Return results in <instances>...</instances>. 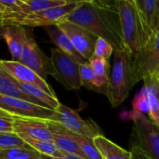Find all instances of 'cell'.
Here are the masks:
<instances>
[{
    "label": "cell",
    "instance_id": "33",
    "mask_svg": "<svg viewBox=\"0 0 159 159\" xmlns=\"http://www.w3.org/2000/svg\"><path fill=\"white\" fill-rule=\"evenodd\" d=\"M42 159H58V158H55V157H48V156L42 155Z\"/></svg>",
    "mask_w": 159,
    "mask_h": 159
},
{
    "label": "cell",
    "instance_id": "29",
    "mask_svg": "<svg viewBox=\"0 0 159 159\" xmlns=\"http://www.w3.org/2000/svg\"><path fill=\"white\" fill-rule=\"evenodd\" d=\"M113 53H115V48L109 42H107L102 38L97 39L95 49H94V55L109 60V58L112 56Z\"/></svg>",
    "mask_w": 159,
    "mask_h": 159
},
{
    "label": "cell",
    "instance_id": "19",
    "mask_svg": "<svg viewBox=\"0 0 159 159\" xmlns=\"http://www.w3.org/2000/svg\"><path fill=\"white\" fill-rule=\"evenodd\" d=\"M0 95L20 99L22 101L32 102L34 104L46 107L45 104H43L38 100L22 92L20 89L18 87V85L16 84V80L1 66H0Z\"/></svg>",
    "mask_w": 159,
    "mask_h": 159
},
{
    "label": "cell",
    "instance_id": "30",
    "mask_svg": "<svg viewBox=\"0 0 159 159\" xmlns=\"http://www.w3.org/2000/svg\"><path fill=\"white\" fill-rule=\"evenodd\" d=\"M14 132L13 116L0 109V133Z\"/></svg>",
    "mask_w": 159,
    "mask_h": 159
},
{
    "label": "cell",
    "instance_id": "21",
    "mask_svg": "<svg viewBox=\"0 0 159 159\" xmlns=\"http://www.w3.org/2000/svg\"><path fill=\"white\" fill-rule=\"evenodd\" d=\"M80 79L82 87L89 90L108 95L109 86L104 85L94 74L89 61L80 64Z\"/></svg>",
    "mask_w": 159,
    "mask_h": 159
},
{
    "label": "cell",
    "instance_id": "11",
    "mask_svg": "<svg viewBox=\"0 0 159 159\" xmlns=\"http://www.w3.org/2000/svg\"><path fill=\"white\" fill-rule=\"evenodd\" d=\"M70 38L76 50L85 58L86 61L94 55L95 45L98 37L90 34L86 29L71 21H61L57 24Z\"/></svg>",
    "mask_w": 159,
    "mask_h": 159
},
{
    "label": "cell",
    "instance_id": "17",
    "mask_svg": "<svg viewBox=\"0 0 159 159\" xmlns=\"http://www.w3.org/2000/svg\"><path fill=\"white\" fill-rule=\"evenodd\" d=\"M45 30L49 36L50 40L57 46V48L70 56L73 60H75L76 62L83 64L87 62L88 61L85 60V58L76 50L75 46L73 45L70 38L67 36V34L58 26V25H50L45 27Z\"/></svg>",
    "mask_w": 159,
    "mask_h": 159
},
{
    "label": "cell",
    "instance_id": "12",
    "mask_svg": "<svg viewBox=\"0 0 159 159\" xmlns=\"http://www.w3.org/2000/svg\"><path fill=\"white\" fill-rule=\"evenodd\" d=\"M0 66L4 68L17 81L39 88L48 94L56 97L53 89L48 84L47 80L40 77L35 72L21 62L12 60H1Z\"/></svg>",
    "mask_w": 159,
    "mask_h": 159
},
{
    "label": "cell",
    "instance_id": "9",
    "mask_svg": "<svg viewBox=\"0 0 159 159\" xmlns=\"http://www.w3.org/2000/svg\"><path fill=\"white\" fill-rule=\"evenodd\" d=\"M19 61L32 69L43 79H46L48 75H54L51 59L41 50L30 31H28L27 43Z\"/></svg>",
    "mask_w": 159,
    "mask_h": 159
},
{
    "label": "cell",
    "instance_id": "34",
    "mask_svg": "<svg viewBox=\"0 0 159 159\" xmlns=\"http://www.w3.org/2000/svg\"><path fill=\"white\" fill-rule=\"evenodd\" d=\"M158 82H159V77H158Z\"/></svg>",
    "mask_w": 159,
    "mask_h": 159
},
{
    "label": "cell",
    "instance_id": "31",
    "mask_svg": "<svg viewBox=\"0 0 159 159\" xmlns=\"http://www.w3.org/2000/svg\"><path fill=\"white\" fill-rule=\"evenodd\" d=\"M130 152L132 154V159H152L147 154H145L142 149L137 146H132Z\"/></svg>",
    "mask_w": 159,
    "mask_h": 159
},
{
    "label": "cell",
    "instance_id": "27",
    "mask_svg": "<svg viewBox=\"0 0 159 159\" xmlns=\"http://www.w3.org/2000/svg\"><path fill=\"white\" fill-rule=\"evenodd\" d=\"M150 114V104L148 101L146 89L143 87L139 93L136 94L132 101V111L128 115V118L131 119L138 116H145Z\"/></svg>",
    "mask_w": 159,
    "mask_h": 159
},
{
    "label": "cell",
    "instance_id": "2",
    "mask_svg": "<svg viewBox=\"0 0 159 159\" xmlns=\"http://www.w3.org/2000/svg\"><path fill=\"white\" fill-rule=\"evenodd\" d=\"M122 33L127 51L133 57L150 41L135 0H117Z\"/></svg>",
    "mask_w": 159,
    "mask_h": 159
},
{
    "label": "cell",
    "instance_id": "5",
    "mask_svg": "<svg viewBox=\"0 0 159 159\" xmlns=\"http://www.w3.org/2000/svg\"><path fill=\"white\" fill-rule=\"evenodd\" d=\"M133 121L134 145L152 159H159V126L145 116L131 118Z\"/></svg>",
    "mask_w": 159,
    "mask_h": 159
},
{
    "label": "cell",
    "instance_id": "10",
    "mask_svg": "<svg viewBox=\"0 0 159 159\" xmlns=\"http://www.w3.org/2000/svg\"><path fill=\"white\" fill-rule=\"evenodd\" d=\"M53 121H56L65 127L68 130L85 136L93 140L97 135H100L99 128L92 121L82 119L75 110L61 103L56 110V116Z\"/></svg>",
    "mask_w": 159,
    "mask_h": 159
},
{
    "label": "cell",
    "instance_id": "20",
    "mask_svg": "<svg viewBox=\"0 0 159 159\" xmlns=\"http://www.w3.org/2000/svg\"><path fill=\"white\" fill-rule=\"evenodd\" d=\"M93 143L104 159H132L131 152L123 149L102 134L97 135Z\"/></svg>",
    "mask_w": 159,
    "mask_h": 159
},
{
    "label": "cell",
    "instance_id": "24",
    "mask_svg": "<svg viewBox=\"0 0 159 159\" xmlns=\"http://www.w3.org/2000/svg\"><path fill=\"white\" fill-rule=\"evenodd\" d=\"M21 139L32 148L36 150L41 155L52 157L55 158H60L63 156V153L59 150L56 144L52 141H45L40 139H35L27 135H19Z\"/></svg>",
    "mask_w": 159,
    "mask_h": 159
},
{
    "label": "cell",
    "instance_id": "1",
    "mask_svg": "<svg viewBox=\"0 0 159 159\" xmlns=\"http://www.w3.org/2000/svg\"><path fill=\"white\" fill-rule=\"evenodd\" d=\"M64 20L75 23L96 37L106 40L114 47L115 51H127L117 0L83 1L61 21Z\"/></svg>",
    "mask_w": 159,
    "mask_h": 159
},
{
    "label": "cell",
    "instance_id": "16",
    "mask_svg": "<svg viewBox=\"0 0 159 159\" xmlns=\"http://www.w3.org/2000/svg\"><path fill=\"white\" fill-rule=\"evenodd\" d=\"M143 24L151 40L159 32L157 0H135Z\"/></svg>",
    "mask_w": 159,
    "mask_h": 159
},
{
    "label": "cell",
    "instance_id": "8",
    "mask_svg": "<svg viewBox=\"0 0 159 159\" xmlns=\"http://www.w3.org/2000/svg\"><path fill=\"white\" fill-rule=\"evenodd\" d=\"M0 109L7 111L12 116L20 117L53 121L56 116L55 110L3 95H0Z\"/></svg>",
    "mask_w": 159,
    "mask_h": 159
},
{
    "label": "cell",
    "instance_id": "3",
    "mask_svg": "<svg viewBox=\"0 0 159 159\" xmlns=\"http://www.w3.org/2000/svg\"><path fill=\"white\" fill-rule=\"evenodd\" d=\"M134 86L132 81V56L128 51L116 50L107 95L112 106L118 107L122 104Z\"/></svg>",
    "mask_w": 159,
    "mask_h": 159
},
{
    "label": "cell",
    "instance_id": "14",
    "mask_svg": "<svg viewBox=\"0 0 159 159\" xmlns=\"http://www.w3.org/2000/svg\"><path fill=\"white\" fill-rule=\"evenodd\" d=\"M1 36L6 41L12 61H19L28 39V31L21 25L1 26Z\"/></svg>",
    "mask_w": 159,
    "mask_h": 159
},
{
    "label": "cell",
    "instance_id": "25",
    "mask_svg": "<svg viewBox=\"0 0 159 159\" xmlns=\"http://www.w3.org/2000/svg\"><path fill=\"white\" fill-rule=\"evenodd\" d=\"M94 74L104 84L109 86V78L111 74V68H110V62L108 60L93 55L89 61Z\"/></svg>",
    "mask_w": 159,
    "mask_h": 159
},
{
    "label": "cell",
    "instance_id": "26",
    "mask_svg": "<svg viewBox=\"0 0 159 159\" xmlns=\"http://www.w3.org/2000/svg\"><path fill=\"white\" fill-rule=\"evenodd\" d=\"M0 159H42V155L26 145L9 150H0Z\"/></svg>",
    "mask_w": 159,
    "mask_h": 159
},
{
    "label": "cell",
    "instance_id": "22",
    "mask_svg": "<svg viewBox=\"0 0 159 159\" xmlns=\"http://www.w3.org/2000/svg\"><path fill=\"white\" fill-rule=\"evenodd\" d=\"M16 80V79H15ZM16 84L18 85V87L20 89V90L22 92H24L25 94L38 100L39 102H41L43 104H45L46 107L52 109V110H57V108L59 107V105L61 104V102H59V100L57 99V97H53L49 94H48L47 92H45L44 90H42L39 88H36L34 86L32 85H28V84H24L21 82H19L16 80Z\"/></svg>",
    "mask_w": 159,
    "mask_h": 159
},
{
    "label": "cell",
    "instance_id": "4",
    "mask_svg": "<svg viewBox=\"0 0 159 159\" xmlns=\"http://www.w3.org/2000/svg\"><path fill=\"white\" fill-rule=\"evenodd\" d=\"M159 77V32L132 57V81L136 85L140 81Z\"/></svg>",
    "mask_w": 159,
    "mask_h": 159
},
{
    "label": "cell",
    "instance_id": "23",
    "mask_svg": "<svg viewBox=\"0 0 159 159\" xmlns=\"http://www.w3.org/2000/svg\"><path fill=\"white\" fill-rule=\"evenodd\" d=\"M144 88L147 91L150 104L149 118L159 126V82L158 78L144 80Z\"/></svg>",
    "mask_w": 159,
    "mask_h": 159
},
{
    "label": "cell",
    "instance_id": "18",
    "mask_svg": "<svg viewBox=\"0 0 159 159\" xmlns=\"http://www.w3.org/2000/svg\"><path fill=\"white\" fill-rule=\"evenodd\" d=\"M22 6L19 13H17L15 16L12 18L0 22L1 26H6L11 24L14 20H17L19 19L24 18L30 14L39 12L48 8L59 7V6H63L66 5L70 0H22Z\"/></svg>",
    "mask_w": 159,
    "mask_h": 159
},
{
    "label": "cell",
    "instance_id": "7",
    "mask_svg": "<svg viewBox=\"0 0 159 159\" xmlns=\"http://www.w3.org/2000/svg\"><path fill=\"white\" fill-rule=\"evenodd\" d=\"M81 1L70 0L66 5L59 6L51 8H48L39 12L30 14L24 18L14 20L9 25H21L28 27H47L50 25H57L62 20H64L70 13H72L75 8H77L81 4Z\"/></svg>",
    "mask_w": 159,
    "mask_h": 159
},
{
    "label": "cell",
    "instance_id": "28",
    "mask_svg": "<svg viewBox=\"0 0 159 159\" xmlns=\"http://www.w3.org/2000/svg\"><path fill=\"white\" fill-rule=\"evenodd\" d=\"M26 145L28 144L15 132L0 133V150H9Z\"/></svg>",
    "mask_w": 159,
    "mask_h": 159
},
{
    "label": "cell",
    "instance_id": "6",
    "mask_svg": "<svg viewBox=\"0 0 159 159\" xmlns=\"http://www.w3.org/2000/svg\"><path fill=\"white\" fill-rule=\"evenodd\" d=\"M51 61L54 69L53 76L68 90L79 89L81 85L80 79V63L76 62L70 56L59 48H51Z\"/></svg>",
    "mask_w": 159,
    "mask_h": 159
},
{
    "label": "cell",
    "instance_id": "13",
    "mask_svg": "<svg viewBox=\"0 0 159 159\" xmlns=\"http://www.w3.org/2000/svg\"><path fill=\"white\" fill-rule=\"evenodd\" d=\"M13 123L14 132L18 135H27L35 139L52 141L47 120L13 116Z\"/></svg>",
    "mask_w": 159,
    "mask_h": 159
},
{
    "label": "cell",
    "instance_id": "32",
    "mask_svg": "<svg viewBox=\"0 0 159 159\" xmlns=\"http://www.w3.org/2000/svg\"><path fill=\"white\" fill-rule=\"evenodd\" d=\"M58 159H84L82 157H79L77 156H73V155H67V154H63V156L61 157Z\"/></svg>",
    "mask_w": 159,
    "mask_h": 159
},
{
    "label": "cell",
    "instance_id": "15",
    "mask_svg": "<svg viewBox=\"0 0 159 159\" xmlns=\"http://www.w3.org/2000/svg\"><path fill=\"white\" fill-rule=\"evenodd\" d=\"M47 122L52 135V142L56 144L61 152H62L63 154L77 156L79 157L88 159L86 155L76 144V143L72 140V138L66 133L65 127L56 121L47 120Z\"/></svg>",
    "mask_w": 159,
    "mask_h": 159
}]
</instances>
